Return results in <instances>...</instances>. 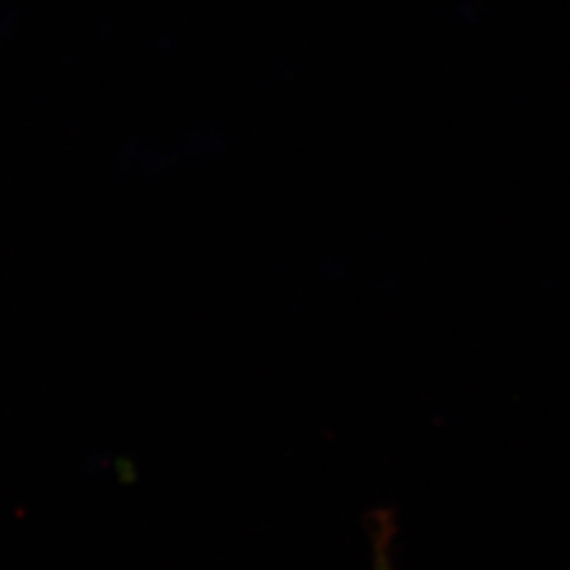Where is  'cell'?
Wrapping results in <instances>:
<instances>
[{
  "mask_svg": "<svg viewBox=\"0 0 570 570\" xmlns=\"http://www.w3.org/2000/svg\"><path fill=\"white\" fill-rule=\"evenodd\" d=\"M389 530L387 522L381 520V529H379V541H376V570H393L391 569V558H389Z\"/></svg>",
  "mask_w": 570,
  "mask_h": 570,
  "instance_id": "cell-1",
  "label": "cell"
}]
</instances>
